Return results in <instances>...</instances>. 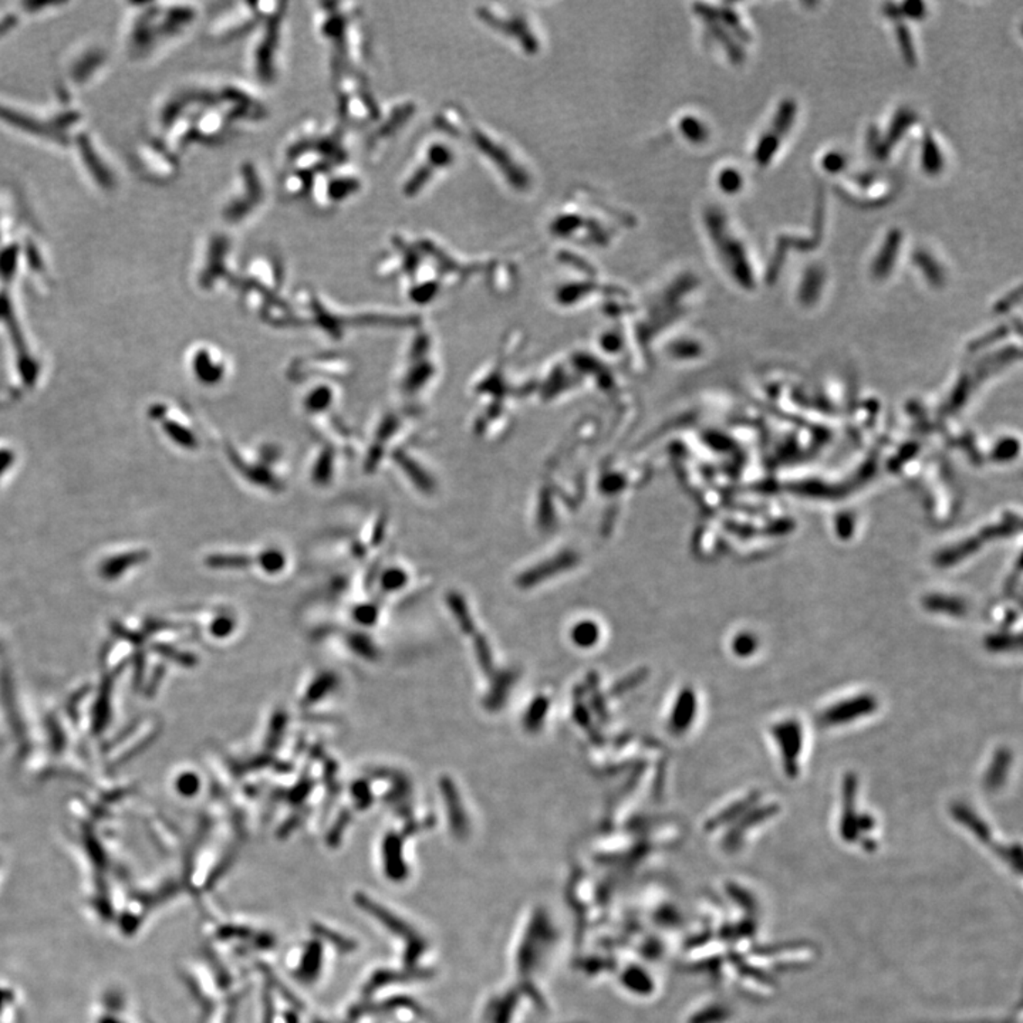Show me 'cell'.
<instances>
[{
	"label": "cell",
	"instance_id": "d590c367",
	"mask_svg": "<svg viewBox=\"0 0 1023 1023\" xmlns=\"http://www.w3.org/2000/svg\"><path fill=\"white\" fill-rule=\"evenodd\" d=\"M198 786H199V782H198L197 778L192 775L184 776V778H181V780H180V789H181L184 795H192V793L197 792Z\"/></svg>",
	"mask_w": 1023,
	"mask_h": 1023
},
{
	"label": "cell",
	"instance_id": "6da1fadb",
	"mask_svg": "<svg viewBox=\"0 0 1023 1023\" xmlns=\"http://www.w3.org/2000/svg\"><path fill=\"white\" fill-rule=\"evenodd\" d=\"M704 219H705L709 238H711V242L718 252L719 259L725 264L729 273L733 274L735 281L745 288H753L755 279H753L750 258H748L742 242L739 241L729 229L725 214L719 207H708Z\"/></svg>",
	"mask_w": 1023,
	"mask_h": 1023
},
{
	"label": "cell",
	"instance_id": "7a4b0ae2",
	"mask_svg": "<svg viewBox=\"0 0 1023 1023\" xmlns=\"http://www.w3.org/2000/svg\"><path fill=\"white\" fill-rule=\"evenodd\" d=\"M283 11H273L249 49L248 64L252 76L263 84H272L278 74L279 51L283 39Z\"/></svg>",
	"mask_w": 1023,
	"mask_h": 1023
},
{
	"label": "cell",
	"instance_id": "ba28073f",
	"mask_svg": "<svg viewBox=\"0 0 1023 1023\" xmlns=\"http://www.w3.org/2000/svg\"><path fill=\"white\" fill-rule=\"evenodd\" d=\"M876 709L877 699L870 694H863L830 706L820 715L819 721L822 725L826 726L844 725L873 714Z\"/></svg>",
	"mask_w": 1023,
	"mask_h": 1023
},
{
	"label": "cell",
	"instance_id": "74e56055",
	"mask_svg": "<svg viewBox=\"0 0 1023 1023\" xmlns=\"http://www.w3.org/2000/svg\"><path fill=\"white\" fill-rule=\"evenodd\" d=\"M355 797H357L358 800L364 802V805L368 802V800H370V792H368V788L367 786L363 785V783H357V786H355Z\"/></svg>",
	"mask_w": 1023,
	"mask_h": 1023
},
{
	"label": "cell",
	"instance_id": "ac0fdd59",
	"mask_svg": "<svg viewBox=\"0 0 1023 1023\" xmlns=\"http://www.w3.org/2000/svg\"><path fill=\"white\" fill-rule=\"evenodd\" d=\"M924 605L930 612L944 613V614L954 615V617H963L966 613L965 603L954 599V597H945V595H930V597H926Z\"/></svg>",
	"mask_w": 1023,
	"mask_h": 1023
},
{
	"label": "cell",
	"instance_id": "4fadbf2b",
	"mask_svg": "<svg viewBox=\"0 0 1023 1023\" xmlns=\"http://www.w3.org/2000/svg\"><path fill=\"white\" fill-rule=\"evenodd\" d=\"M1010 765H1012V753L1008 748H1000V750L993 755L992 762L988 768L985 778H983V785L990 792H998V790L1007 782L1008 775H1009Z\"/></svg>",
	"mask_w": 1023,
	"mask_h": 1023
},
{
	"label": "cell",
	"instance_id": "f546056e",
	"mask_svg": "<svg viewBox=\"0 0 1023 1023\" xmlns=\"http://www.w3.org/2000/svg\"><path fill=\"white\" fill-rule=\"evenodd\" d=\"M404 583V573L400 572V570H388V572L382 576V585L385 590L400 589Z\"/></svg>",
	"mask_w": 1023,
	"mask_h": 1023
},
{
	"label": "cell",
	"instance_id": "2e32d148",
	"mask_svg": "<svg viewBox=\"0 0 1023 1023\" xmlns=\"http://www.w3.org/2000/svg\"><path fill=\"white\" fill-rule=\"evenodd\" d=\"M913 262L917 268L923 272L924 278L928 281L931 286H935V288L943 286L944 281H945V272H944L940 262L936 261L930 252L926 251V249H918V251L914 252Z\"/></svg>",
	"mask_w": 1023,
	"mask_h": 1023
},
{
	"label": "cell",
	"instance_id": "f1b7e54d",
	"mask_svg": "<svg viewBox=\"0 0 1023 1023\" xmlns=\"http://www.w3.org/2000/svg\"><path fill=\"white\" fill-rule=\"evenodd\" d=\"M261 558V565L263 566V568L264 570H266V572H279V570H281V567H283L284 566L283 556H281V553L276 552V550H271V552L263 553Z\"/></svg>",
	"mask_w": 1023,
	"mask_h": 1023
},
{
	"label": "cell",
	"instance_id": "8992f818",
	"mask_svg": "<svg viewBox=\"0 0 1023 1023\" xmlns=\"http://www.w3.org/2000/svg\"><path fill=\"white\" fill-rule=\"evenodd\" d=\"M918 121V115L916 111L908 107H901L896 111L894 117L891 118L889 128L886 133H881L877 127H870L867 131V148H869L870 154L873 155L877 161H886L891 154L899 141L903 140L904 135L908 133L909 128L913 127Z\"/></svg>",
	"mask_w": 1023,
	"mask_h": 1023
},
{
	"label": "cell",
	"instance_id": "d6a6232c",
	"mask_svg": "<svg viewBox=\"0 0 1023 1023\" xmlns=\"http://www.w3.org/2000/svg\"><path fill=\"white\" fill-rule=\"evenodd\" d=\"M232 629H234V622H232L231 619H226V617L217 619V622L212 624V632L217 637L226 636V634L232 631Z\"/></svg>",
	"mask_w": 1023,
	"mask_h": 1023
},
{
	"label": "cell",
	"instance_id": "44dd1931",
	"mask_svg": "<svg viewBox=\"0 0 1023 1023\" xmlns=\"http://www.w3.org/2000/svg\"><path fill=\"white\" fill-rule=\"evenodd\" d=\"M760 796L758 792L751 793L746 796L745 799L739 800L733 806L728 807L725 812L719 815L718 819H715V826L723 825V823L731 822V820L741 819L746 812H750L752 807H755L760 802Z\"/></svg>",
	"mask_w": 1023,
	"mask_h": 1023
},
{
	"label": "cell",
	"instance_id": "ffe728a7",
	"mask_svg": "<svg viewBox=\"0 0 1023 1023\" xmlns=\"http://www.w3.org/2000/svg\"><path fill=\"white\" fill-rule=\"evenodd\" d=\"M894 33H896L897 43H899L903 60L906 61L907 66H916L917 51L909 27L903 22H897V23H894Z\"/></svg>",
	"mask_w": 1023,
	"mask_h": 1023
},
{
	"label": "cell",
	"instance_id": "30bf717a",
	"mask_svg": "<svg viewBox=\"0 0 1023 1023\" xmlns=\"http://www.w3.org/2000/svg\"><path fill=\"white\" fill-rule=\"evenodd\" d=\"M857 789H859V779L856 773H847L843 780V815L840 820V836L847 843H854L860 839V813H857L856 809Z\"/></svg>",
	"mask_w": 1023,
	"mask_h": 1023
},
{
	"label": "cell",
	"instance_id": "4dcf8cb0",
	"mask_svg": "<svg viewBox=\"0 0 1023 1023\" xmlns=\"http://www.w3.org/2000/svg\"><path fill=\"white\" fill-rule=\"evenodd\" d=\"M330 397H331V394H328V392H327V390H326V388H320V390H316V392H313V394L310 395V398H309V401H308L309 409H311V410L325 409L326 405H327L328 402H330Z\"/></svg>",
	"mask_w": 1023,
	"mask_h": 1023
},
{
	"label": "cell",
	"instance_id": "7402d4cb",
	"mask_svg": "<svg viewBox=\"0 0 1023 1023\" xmlns=\"http://www.w3.org/2000/svg\"><path fill=\"white\" fill-rule=\"evenodd\" d=\"M733 652L739 657H750L758 650V639L750 632H742L733 640Z\"/></svg>",
	"mask_w": 1023,
	"mask_h": 1023
},
{
	"label": "cell",
	"instance_id": "7c38bea8",
	"mask_svg": "<svg viewBox=\"0 0 1023 1023\" xmlns=\"http://www.w3.org/2000/svg\"><path fill=\"white\" fill-rule=\"evenodd\" d=\"M779 812L780 806L778 803H766V805H762V806L752 807L750 812H746L745 815L739 819L738 825L733 827V832L729 834L726 844H728L729 847H739L748 829H752V827L758 826L760 823H765L766 820L772 819L776 815H779Z\"/></svg>",
	"mask_w": 1023,
	"mask_h": 1023
},
{
	"label": "cell",
	"instance_id": "d6986e66",
	"mask_svg": "<svg viewBox=\"0 0 1023 1023\" xmlns=\"http://www.w3.org/2000/svg\"><path fill=\"white\" fill-rule=\"evenodd\" d=\"M983 644H985V649L991 652H1009L1019 650L1022 647V640H1020L1019 634L1000 631L990 634Z\"/></svg>",
	"mask_w": 1023,
	"mask_h": 1023
},
{
	"label": "cell",
	"instance_id": "e0dca14e",
	"mask_svg": "<svg viewBox=\"0 0 1023 1023\" xmlns=\"http://www.w3.org/2000/svg\"><path fill=\"white\" fill-rule=\"evenodd\" d=\"M823 283H825V271L822 266L813 264L809 269L805 272L803 276L802 286H800V299L805 303L816 300L817 296L820 295Z\"/></svg>",
	"mask_w": 1023,
	"mask_h": 1023
},
{
	"label": "cell",
	"instance_id": "cb8c5ba5",
	"mask_svg": "<svg viewBox=\"0 0 1023 1023\" xmlns=\"http://www.w3.org/2000/svg\"><path fill=\"white\" fill-rule=\"evenodd\" d=\"M849 161L846 155L840 152V151H830L825 157H823L822 165L829 174H840L843 170H846Z\"/></svg>",
	"mask_w": 1023,
	"mask_h": 1023
},
{
	"label": "cell",
	"instance_id": "4316f807",
	"mask_svg": "<svg viewBox=\"0 0 1023 1023\" xmlns=\"http://www.w3.org/2000/svg\"><path fill=\"white\" fill-rule=\"evenodd\" d=\"M684 131H686L687 137L694 143H703L708 137L706 127H704L703 123H699L696 118H688L684 123Z\"/></svg>",
	"mask_w": 1023,
	"mask_h": 1023
},
{
	"label": "cell",
	"instance_id": "9a60e30c",
	"mask_svg": "<svg viewBox=\"0 0 1023 1023\" xmlns=\"http://www.w3.org/2000/svg\"><path fill=\"white\" fill-rule=\"evenodd\" d=\"M921 165H923L924 172L930 177L940 175L944 167H945L943 151H941L940 145L936 144L935 138L930 131H926L924 134L923 147H921Z\"/></svg>",
	"mask_w": 1023,
	"mask_h": 1023
},
{
	"label": "cell",
	"instance_id": "277c9868",
	"mask_svg": "<svg viewBox=\"0 0 1023 1023\" xmlns=\"http://www.w3.org/2000/svg\"><path fill=\"white\" fill-rule=\"evenodd\" d=\"M353 170H346L345 165H343L341 170H338L336 167L327 170V175L318 177V182H313L310 187L311 191L315 192L313 198H315L318 207H327V209L328 207H338L341 202H345L348 198H353L357 192L362 191V178L358 177Z\"/></svg>",
	"mask_w": 1023,
	"mask_h": 1023
},
{
	"label": "cell",
	"instance_id": "484cf974",
	"mask_svg": "<svg viewBox=\"0 0 1023 1023\" xmlns=\"http://www.w3.org/2000/svg\"><path fill=\"white\" fill-rule=\"evenodd\" d=\"M333 684H335L333 676H328V674H326V676L321 677V678L318 679V681H316V684H313V686H311V688L309 689V694L308 696H306V701H308V703H315V701H318V699H320L321 696H325L326 691H327V689H330Z\"/></svg>",
	"mask_w": 1023,
	"mask_h": 1023
},
{
	"label": "cell",
	"instance_id": "5b68a950",
	"mask_svg": "<svg viewBox=\"0 0 1023 1023\" xmlns=\"http://www.w3.org/2000/svg\"><path fill=\"white\" fill-rule=\"evenodd\" d=\"M796 114H797V104L795 100L785 98V100L780 101L770 130L765 131L760 135V141L756 144L755 161L760 167H768L772 162L776 152L779 151L783 138L789 134V131L792 130Z\"/></svg>",
	"mask_w": 1023,
	"mask_h": 1023
},
{
	"label": "cell",
	"instance_id": "836d02e7",
	"mask_svg": "<svg viewBox=\"0 0 1023 1023\" xmlns=\"http://www.w3.org/2000/svg\"><path fill=\"white\" fill-rule=\"evenodd\" d=\"M352 646H355V649L363 656L374 657V649H373L372 644L367 640L363 639L362 636H355L352 640Z\"/></svg>",
	"mask_w": 1023,
	"mask_h": 1023
},
{
	"label": "cell",
	"instance_id": "1f68e13d",
	"mask_svg": "<svg viewBox=\"0 0 1023 1023\" xmlns=\"http://www.w3.org/2000/svg\"><path fill=\"white\" fill-rule=\"evenodd\" d=\"M355 617L363 624H373L377 620V609H374L373 605H363L355 613Z\"/></svg>",
	"mask_w": 1023,
	"mask_h": 1023
},
{
	"label": "cell",
	"instance_id": "d4e9b609",
	"mask_svg": "<svg viewBox=\"0 0 1023 1023\" xmlns=\"http://www.w3.org/2000/svg\"><path fill=\"white\" fill-rule=\"evenodd\" d=\"M899 11L904 17H908L911 21H923L926 16V6L923 2L918 0H907L904 4H899Z\"/></svg>",
	"mask_w": 1023,
	"mask_h": 1023
},
{
	"label": "cell",
	"instance_id": "3957f363",
	"mask_svg": "<svg viewBox=\"0 0 1023 1023\" xmlns=\"http://www.w3.org/2000/svg\"><path fill=\"white\" fill-rule=\"evenodd\" d=\"M264 201L263 178L252 164L244 165L232 192L225 201L222 215L226 224H239L248 219Z\"/></svg>",
	"mask_w": 1023,
	"mask_h": 1023
},
{
	"label": "cell",
	"instance_id": "52a82bcc",
	"mask_svg": "<svg viewBox=\"0 0 1023 1023\" xmlns=\"http://www.w3.org/2000/svg\"><path fill=\"white\" fill-rule=\"evenodd\" d=\"M770 733L779 746L782 756L783 770L790 779L799 775V758L803 750V728L799 721L786 719L782 723H775L770 728Z\"/></svg>",
	"mask_w": 1023,
	"mask_h": 1023
},
{
	"label": "cell",
	"instance_id": "8fae6325",
	"mask_svg": "<svg viewBox=\"0 0 1023 1023\" xmlns=\"http://www.w3.org/2000/svg\"><path fill=\"white\" fill-rule=\"evenodd\" d=\"M901 244H903V232L894 227L886 235L883 244L880 246L879 253L871 263V273L874 278L884 279L891 273L896 266Z\"/></svg>",
	"mask_w": 1023,
	"mask_h": 1023
},
{
	"label": "cell",
	"instance_id": "e575fe53",
	"mask_svg": "<svg viewBox=\"0 0 1023 1023\" xmlns=\"http://www.w3.org/2000/svg\"><path fill=\"white\" fill-rule=\"evenodd\" d=\"M284 723H286V715H278L276 716V718H274L273 728L276 729H274V731H272L271 735H269V745H278L279 735H281V731H283Z\"/></svg>",
	"mask_w": 1023,
	"mask_h": 1023
},
{
	"label": "cell",
	"instance_id": "8d00e7d4",
	"mask_svg": "<svg viewBox=\"0 0 1023 1023\" xmlns=\"http://www.w3.org/2000/svg\"><path fill=\"white\" fill-rule=\"evenodd\" d=\"M876 180L877 175L873 174V172H862V174L854 175V182H856L860 188H863V189L871 187Z\"/></svg>",
	"mask_w": 1023,
	"mask_h": 1023
},
{
	"label": "cell",
	"instance_id": "603a6c76",
	"mask_svg": "<svg viewBox=\"0 0 1023 1023\" xmlns=\"http://www.w3.org/2000/svg\"><path fill=\"white\" fill-rule=\"evenodd\" d=\"M742 175L739 174L738 170L733 168L723 170L719 175V187L726 194H735L741 188H742Z\"/></svg>",
	"mask_w": 1023,
	"mask_h": 1023
},
{
	"label": "cell",
	"instance_id": "f35d334b",
	"mask_svg": "<svg viewBox=\"0 0 1023 1023\" xmlns=\"http://www.w3.org/2000/svg\"><path fill=\"white\" fill-rule=\"evenodd\" d=\"M327 458H328V456H326V458H325V461H326V469H325V471H326V472H327V471H328V469H330V466H328V465H330V464H328V459H327ZM316 476H318V481H321V478H323V469H318V475H316Z\"/></svg>",
	"mask_w": 1023,
	"mask_h": 1023
},
{
	"label": "cell",
	"instance_id": "83f0119b",
	"mask_svg": "<svg viewBox=\"0 0 1023 1023\" xmlns=\"http://www.w3.org/2000/svg\"><path fill=\"white\" fill-rule=\"evenodd\" d=\"M207 563L215 567H244L249 565V558L244 556H214Z\"/></svg>",
	"mask_w": 1023,
	"mask_h": 1023
},
{
	"label": "cell",
	"instance_id": "9c48e42d",
	"mask_svg": "<svg viewBox=\"0 0 1023 1023\" xmlns=\"http://www.w3.org/2000/svg\"><path fill=\"white\" fill-rule=\"evenodd\" d=\"M696 7H698L699 16L703 17V21L708 27V36L713 37L714 41H718L725 49L733 63H742L746 56L745 49H743L742 43L733 36V32L729 31L728 27L721 22L718 11L708 6V5H698Z\"/></svg>",
	"mask_w": 1023,
	"mask_h": 1023
},
{
	"label": "cell",
	"instance_id": "5bb4252c",
	"mask_svg": "<svg viewBox=\"0 0 1023 1023\" xmlns=\"http://www.w3.org/2000/svg\"><path fill=\"white\" fill-rule=\"evenodd\" d=\"M951 815L956 822L961 823L963 827L970 830L973 836L980 839L981 842L985 843V844H991L993 842L991 827L970 806H966L963 803H955L951 806Z\"/></svg>",
	"mask_w": 1023,
	"mask_h": 1023
}]
</instances>
